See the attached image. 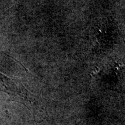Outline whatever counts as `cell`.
I'll use <instances>...</instances> for the list:
<instances>
[{
    "label": "cell",
    "instance_id": "6da1fadb",
    "mask_svg": "<svg viewBox=\"0 0 125 125\" xmlns=\"http://www.w3.org/2000/svg\"><path fill=\"white\" fill-rule=\"evenodd\" d=\"M0 91L9 95L10 100L23 104L30 110L35 107L37 101L34 95L30 93L19 81L0 73Z\"/></svg>",
    "mask_w": 125,
    "mask_h": 125
}]
</instances>
